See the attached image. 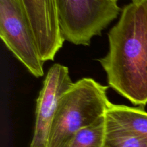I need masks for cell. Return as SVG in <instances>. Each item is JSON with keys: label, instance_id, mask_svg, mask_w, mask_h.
<instances>
[{"label": "cell", "instance_id": "cell-2", "mask_svg": "<svg viewBox=\"0 0 147 147\" xmlns=\"http://www.w3.org/2000/svg\"><path fill=\"white\" fill-rule=\"evenodd\" d=\"M107 89V86L89 78L73 83L59 101L47 147H63L79 131L105 116L111 104Z\"/></svg>", "mask_w": 147, "mask_h": 147}, {"label": "cell", "instance_id": "cell-1", "mask_svg": "<svg viewBox=\"0 0 147 147\" xmlns=\"http://www.w3.org/2000/svg\"><path fill=\"white\" fill-rule=\"evenodd\" d=\"M108 36L109 53L99 62L109 86L135 106H146L147 0L126 5Z\"/></svg>", "mask_w": 147, "mask_h": 147}, {"label": "cell", "instance_id": "cell-9", "mask_svg": "<svg viewBox=\"0 0 147 147\" xmlns=\"http://www.w3.org/2000/svg\"><path fill=\"white\" fill-rule=\"evenodd\" d=\"M103 147H147V139L122 131L106 129Z\"/></svg>", "mask_w": 147, "mask_h": 147}, {"label": "cell", "instance_id": "cell-7", "mask_svg": "<svg viewBox=\"0 0 147 147\" xmlns=\"http://www.w3.org/2000/svg\"><path fill=\"white\" fill-rule=\"evenodd\" d=\"M106 129L147 139V112L137 108L111 104L106 111Z\"/></svg>", "mask_w": 147, "mask_h": 147}, {"label": "cell", "instance_id": "cell-10", "mask_svg": "<svg viewBox=\"0 0 147 147\" xmlns=\"http://www.w3.org/2000/svg\"><path fill=\"white\" fill-rule=\"evenodd\" d=\"M132 1H138V0H131Z\"/></svg>", "mask_w": 147, "mask_h": 147}, {"label": "cell", "instance_id": "cell-6", "mask_svg": "<svg viewBox=\"0 0 147 147\" xmlns=\"http://www.w3.org/2000/svg\"><path fill=\"white\" fill-rule=\"evenodd\" d=\"M30 20L42 61L53 60L63 46L55 0H22Z\"/></svg>", "mask_w": 147, "mask_h": 147}, {"label": "cell", "instance_id": "cell-3", "mask_svg": "<svg viewBox=\"0 0 147 147\" xmlns=\"http://www.w3.org/2000/svg\"><path fill=\"white\" fill-rule=\"evenodd\" d=\"M55 1L63 39L77 45H89L121 11L118 0Z\"/></svg>", "mask_w": 147, "mask_h": 147}, {"label": "cell", "instance_id": "cell-4", "mask_svg": "<svg viewBox=\"0 0 147 147\" xmlns=\"http://www.w3.org/2000/svg\"><path fill=\"white\" fill-rule=\"evenodd\" d=\"M0 37L31 74L44 75V62L22 0H0Z\"/></svg>", "mask_w": 147, "mask_h": 147}, {"label": "cell", "instance_id": "cell-5", "mask_svg": "<svg viewBox=\"0 0 147 147\" xmlns=\"http://www.w3.org/2000/svg\"><path fill=\"white\" fill-rule=\"evenodd\" d=\"M73 84L67 67L55 64L47 72L39 93L34 134L30 147H47L50 126L63 95Z\"/></svg>", "mask_w": 147, "mask_h": 147}, {"label": "cell", "instance_id": "cell-8", "mask_svg": "<svg viewBox=\"0 0 147 147\" xmlns=\"http://www.w3.org/2000/svg\"><path fill=\"white\" fill-rule=\"evenodd\" d=\"M106 134V116L76 133L63 147H103Z\"/></svg>", "mask_w": 147, "mask_h": 147}]
</instances>
